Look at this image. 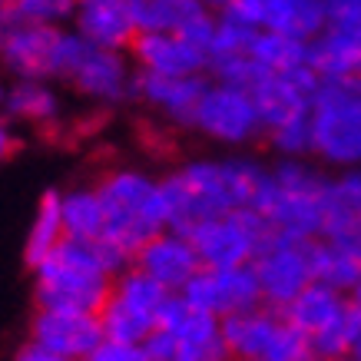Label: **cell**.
Returning <instances> with one entry per match:
<instances>
[{
	"label": "cell",
	"instance_id": "obj_39",
	"mask_svg": "<svg viewBox=\"0 0 361 361\" xmlns=\"http://www.w3.org/2000/svg\"><path fill=\"white\" fill-rule=\"evenodd\" d=\"M355 361H361V329H358V335H355V341H351V351H348Z\"/></svg>",
	"mask_w": 361,
	"mask_h": 361
},
{
	"label": "cell",
	"instance_id": "obj_3",
	"mask_svg": "<svg viewBox=\"0 0 361 361\" xmlns=\"http://www.w3.org/2000/svg\"><path fill=\"white\" fill-rule=\"evenodd\" d=\"M97 192L106 212L103 242L130 265L146 242L169 229L159 176L136 166H113L97 179Z\"/></svg>",
	"mask_w": 361,
	"mask_h": 361
},
{
	"label": "cell",
	"instance_id": "obj_11",
	"mask_svg": "<svg viewBox=\"0 0 361 361\" xmlns=\"http://www.w3.org/2000/svg\"><path fill=\"white\" fill-rule=\"evenodd\" d=\"M192 308L209 312L216 318L242 315L252 308H262V285L252 265H235V269H202L192 282L179 292Z\"/></svg>",
	"mask_w": 361,
	"mask_h": 361
},
{
	"label": "cell",
	"instance_id": "obj_35",
	"mask_svg": "<svg viewBox=\"0 0 361 361\" xmlns=\"http://www.w3.org/2000/svg\"><path fill=\"white\" fill-rule=\"evenodd\" d=\"M20 149V136H17V123L0 110V166L13 159V153Z\"/></svg>",
	"mask_w": 361,
	"mask_h": 361
},
{
	"label": "cell",
	"instance_id": "obj_4",
	"mask_svg": "<svg viewBox=\"0 0 361 361\" xmlns=\"http://www.w3.org/2000/svg\"><path fill=\"white\" fill-rule=\"evenodd\" d=\"M325 186H329V173L312 159H275L252 209L269 222L272 232L318 239Z\"/></svg>",
	"mask_w": 361,
	"mask_h": 361
},
{
	"label": "cell",
	"instance_id": "obj_20",
	"mask_svg": "<svg viewBox=\"0 0 361 361\" xmlns=\"http://www.w3.org/2000/svg\"><path fill=\"white\" fill-rule=\"evenodd\" d=\"M361 232V166L338 169L329 176L322 196V235L318 239H341Z\"/></svg>",
	"mask_w": 361,
	"mask_h": 361
},
{
	"label": "cell",
	"instance_id": "obj_32",
	"mask_svg": "<svg viewBox=\"0 0 361 361\" xmlns=\"http://www.w3.org/2000/svg\"><path fill=\"white\" fill-rule=\"evenodd\" d=\"M80 0H17L13 11L27 23H44V27H73Z\"/></svg>",
	"mask_w": 361,
	"mask_h": 361
},
{
	"label": "cell",
	"instance_id": "obj_30",
	"mask_svg": "<svg viewBox=\"0 0 361 361\" xmlns=\"http://www.w3.org/2000/svg\"><path fill=\"white\" fill-rule=\"evenodd\" d=\"M130 7L140 33H153V30L179 33L209 4H202V0H130Z\"/></svg>",
	"mask_w": 361,
	"mask_h": 361
},
{
	"label": "cell",
	"instance_id": "obj_19",
	"mask_svg": "<svg viewBox=\"0 0 361 361\" xmlns=\"http://www.w3.org/2000/svg\"><path fill=\"white\" fill-rule=\"evenodd\" d=\"M279 325H282V312L269 305L222 318V338H226L229 358L232 361H265Z\"/></svg>",
	"mask_w": 361,
	"mask_h": 361
},
{
	"label": "cell",
	"instance_id": "obj_24",
	"mask_svg": "<svg viewBox=\"0 0 361 361\" xmlns=\"http://www.w3.org/2000/svg\"><path fill=\"white\" fill-rule=\"evenodd\" d=\"M345 308H348V295H345V292H338V288H331V285H325V282H312L295 302H288V305L282 308V315L312 338V335H318L322 329H329Z\"/></svg>",
	"mask_w": 361,
	"mask_h": 361
},
{
	"label": "cell",
	"instance_id": "obj_2",
	"mask_svg": "<svg viewBox=\"0 0 361 361\" xmlns=\"http://www.w3.org/2000/svg\"><path fill=\"white\" fill-rule=\"evenodd\" d=\"M130 269L103 239H63L40 269H33V305L99 315L113 295V279Z\"/></svg>",
	"mask_w": 361,
	"mask_h": 361
},
{
	"label": "cell",
	"instance_id": "obj_33",
	"mask_svg": "<svg viewBox=\"0 0 361 361\" xmlns=\"http://www.w3.org/2000/svg\"><path fill=\"white\" fill-rule=\"evenodd\" d=\"M329 27L338 30H358L361 27V0H322Z\"/></svg>",
	"mask_w": 361,
	"mask_h": 361
},
{
	"label": "cell",
	"instance_id": "obj_12",
	"mask_svg": "<svg viewBox=\"0 0 361 361\" xmlns=\"http://www.w3.org/2000/svg\"><path fill=\"white\" fill-rule=\"evenodd\" d=\"M159 329L173 338L176 361H232L222 338V318L192 308L183 295L169 298Z\"/></svg>",
	"mask_w": 361,
	"mask_h": 361
},
{
	"label": "cell",
	"instance_id": "obj_26",
	"mask_svg": "<svg viewBox=\"0 0 361 361\" xmlns=\"http://www.w3.org/2000/svg\"><path fill=\"white\" fill-rule=\"evenodd\" d=\"M325 27L329 20L322 0H265L262 7V30H279L312 44Z\"/></svg>",
	"mask_w": 361,
	"mask_h": 361
},
{
	"label": "cell",
	"instance_id": "obj_38",
	"mask_svg": "<svg viewBox=\"0 0 361 361\" xmlns=\"http://www.w3.org/2000/svg\"><path fill=\"white\" fill-rule=\"evenodd\" d=\"M7 83H11V77H7V70H4V60H0V103H4V93H7Z\"/></svg>",
	"mask_w": 361,
	"mask_h": 361
},
{
	"label": "cell",
	"instance_id": "obj_37",
	"mask_svg": "<svg viewBox=\"0 0 361 361\" xmlns=\"http://www.w3.org/2000/svg\"><path fill=\"white\" fill-rule=\"evenodd\" d=\"M348 302H351V308H355V312H358V315H361V282H358V285H355V288H351V292H348Z\"/></svg>",
	"mask_w": 361,
	"mask_h": 361
},
{
	"label": "cell",
	"instance_id": "obj_31",
	"mask_svg": "<svg viewBox=\"0 0 361 361\" xmlns=\"http://www.w3.org/2000/svg\"><path fill=\"white\" fill-rule=\"evenodd\" d=\"M265 146L272 149L279 159H308L315 156V136H312V113L295 116V120L282 123L275 130L265 133Z\"/></svg>",
	"mask_w": 361,
	"mask_h": 361
},
{
	"label": "cell",
	"instance_id": "obj_27",
	"mask_svg": "<svg viewBox=\"0 0 361 361\" xmlns=\"http://www.w3.org/2000/svg\"><path fill=\"white\" fill-rule=\"evenodd\" d=\"M60 216H63L66 239L80 242H97L103 239V226H106V212H103V199L93 186H70L60 192Z\"/></svg>",
	"mask_w": 361,
	"mask_h": 361
},
{
	"label": "cell",
	"instance_id": "obj_6",
	"mask_svg": "<svg viewBox=\"0 0 361 361\" xmlns=\"http://www.w3.org/2000/svg\"><path fill=\"white\" fill-rule=\"evenodd\" d=\"M312 136L322 166H361V77L322 80L312 103Z\"/></svg>",
	"mask_w": 361,
	"mask_h": 361
},
{
	"label": "cell",
	"instance_id": "obj_10",
	"mask_svg": "<svg viewBox=\"0 0 361 361\" xmlns=\"http://www.w3.org/2000/svg\"><path fill=\"white\" fill-rule=\"evenodd\" d=\"M70 27H44L20 20L0 44V60L11 80H60Z\"/></svg>",
	"mask_w": 361,
	"mask_h": 361
},
{
	"label": "cell",
	"instance_id": "obj_28",
	"mask_svg": "<svg viewBox=\"0 0 361 361\" xmlns=\"http://www.w3.org/2000/svg\"><path fill=\"white\" fill-rule=\"evenodd\" d=\"M66 239L63 229V216H60V192H47L37 206V216H33V226L27 232V242H23V262L27 269H40V265L60 249V242Z\"/></svg>",
	"mask_w": 361,
	"mask_h": 361
},
{
	"label": "cell",
	"instance_id": "obj_29",
	"mask_svg": "<svg viewBox=\"0 0 361 361\" xmlns=\"http://www.w3.org/2000/svg\"><path fill=\"white\" fill-rule=\"evenodd\" d=\"M308 54H312L308 40H298V37H288V33L279 30H259L255 44H252V56L269 73H288V70H298V66H312Z\"/></svg>",
	"mask_w": 361,
	"mask_h": 361
},
{
	"label": "cell",
	"instance_id": "obj_17",
	"mask_svg": "<svg viewBox=\"0 0 361 361\" xmlns=\"http://www.w3.org/2000/svg\"><path fill=\"white\" fill-rule=\"evenodd\" d=\"M133 265H140L142 272L153 275L156 282L166 285L176 295L206 269L202 259H199L196 245H192V239L176 229H163L159 235H153V239L136 252Z\"/></svg>",
	"mask_w": 361,
	"mask_h": 361
},
{
	"label": "cell",
	"instance_id": "obj_16",
	"mask_svg": "<svg viewBox=\"0 0 361 361\" xmlns=\"http://www.w3.org/2000/svg\"><path fill=\"white\" fill-rule=\"evenodd\" d=\"M206 87L209 77H159L136 70V103L179 130H192Z\"/></svg>",
	"mask_w": 361,
	"mask_h": 361
},
{
	"label": "cell",
	"instance_id": "obj_1",
	"mask_svg": "<svg viewBox=\"0 0 361 361\" xmlns=\"http://www.w3.org/2000/svg\"><path fill=\"white\" fill-rule=\"evenodd\" d=\"M269 166L252 156H222V159H186L173 173L159 176L166 202V226L189 232L202 222L252 209L259 199Z\"/></svg>",
	"mask_w": 361,
	"mask_h": 361
},
{
	"label": "cell",
	"instance_id": "obj_9",
	"mask_svg": "<svg viewBox=\"0 0 361 361\" xmlns=\"http://www.w3.org/2000/svg\"><path fill=\"white\" fill-rule=\"evenodd\" d=\"M269 232H272L269 222L255 209H235L196 226L189 239L206 269H235V265H252Z\"/></svg>",
	"mask_w": 361,
	"mask_h": 361
},
{
	"label": "cell",
	"instance_id": "obj_14",
	"mask_svg": "<svg viewBox=\"0 0 361 361\" xmlns=\"http://www.w3.org/2000/svg\"><path fill=\"white\" fill-rule=\"evenodd\" d=\"M318 87H322V77L312 66H298V70H288V73H265L249 90L255 106H259L265 133L288 120H295V116L312 113Z\"/></svg>",
	"mask_w": 361,
	"mask_h": 361
},
{
	"label": "cell",
	"instance_id": "obj_15",
	"mask_svg": "<svg viewBox=\"0 0 361 361\" xmlns=\"http://www.w3.org/2000/svg\"><path fill=\"white\" fill-rule=\"evenodd\" d=\"M126 54L133 56L136 70L159 73V77H209V50L186 40L183 33L153 30L136 33Z\"/></svg>",
	"mask_w": 361,
	"mask_h": 361
},
{
	"label": "cell",
	"instance_id": "obj_43",
	"mask_svg": "<svg viewBox=\"0 0 361 361\" xmlns=\"http://www.w3.org/2000/svg\"><path fill=\"white\" fill-rule=\"evenodd\" d=\"M13 4H17V0H7V7H13Z\"/></svg>",
	"mask_w": 361,
	"mask_h": 361
},
{
	"label": "cell",
	"instance_id": "obj_7",
	"mask_svg": "<svg viewBox=\"0 0 361 361\" xmlns=\"http://www.w3.org/2000/svg\"><path fill=\"white\" fill-rule=\"evenodd\" d=\"M315 239H298L285 232H269L259 255L252 259V269L262 285V298L269 308L282 312L288 302H295L308 285L315 282Z\"/></svg>",
	"mask_w": 361,
	"mask_h": 361
},
{
	"label": "cell",
	"instance_id": "obj_5",
	"mask_svg": "<svg viewBox=\"0 0 361 361\" xmlns=\"http://www.w3.org/2000/svg\"><path fill=\"white\" fill-rule=\"evenodd\" d=\"M56 83L103 106V110L136 103V63H133V56L126 50L90 44L77 30L66 33L63 63H60Z\"/></svg>",
	"mask_w": 361,
	"mask_h": 361
},
{
	"label": "cell",
	"instance_id": "obj_13",
	"mask_svg": "<svg viewBox=\"0 0 361 361\" xmlns=\"http://www.w3.org/2000/svg\"><path fill=\"white\" fill-rule=\"evenodd\" d=\"M30 341L54 351L66 361H87L106 341L99 315L90 312H60V308H37L30 318Z\"/></svg>",
	"mask_w": 361,
	"mask_h": 361
},
{
	"label": "cell",
	"instance_id": "obj_22",
	"mask_svg": "<svg viewBox=\"0 0 361 361\" xmlns=\"http://www.w3.org/2000/svg\"><path fill=\"white\" fill-rule=\"evenodd\" d=\"M176 292H169L166 285H159L153 275H146L140 265H130L123 269L116 279H113V302H120L123 308H130L133 315H140L146 325L159 329V318H163L166 305Z\"/></svg>",
	"mask_w": 361,
	"mask_h": 361
},
{
	"label": "cell",
	"instance_id": "obj_34",
	"mask_svg": "<svg viewBox=\"0 0 361 361\" xmlns=\"http://www.w3.org/2000/svg\"><path fill=\"white\" fill-rule=\"evenodd\" d=\"M87 361H149L142 345H123V341H103Z\"/></svg>",
	"mask_w": 361,
	"mask_h": 361
},
{
	"label": "cell",
	"instance_id": "obj_36",
	"mask_svg": "<svg viewBox=\"0 0 361 361\" xmlns=\"http://www.w3.org/2000/svg\"><path fill=\"white\" fill-rule=\"evenodd\" d=\"M13 361H66V358H60V355H54V351H47V348H40L37 341H23L20 348H17V355H13Z\"/></svg>",
	"mask_w": 361,
	"mask_h": 361
},
{
	"label": "cell",
	"instance_id": "obj_25",
	"mask_svg": "<svg viewBox=\"0 0 361 361\" xmlns=\"http://www.w3.org/2000/svg\"><path fill=\"white\" fill-rule=\"evenodd\" d=\"M308 63L322 80H348L361 77L358 73V40L355 30H338V27H325L312 40V54Z\"/></svg>",
	"mask_w": 361,
	"mask_h": 361
},
{
	"label": "cell",
	"instance_id": "obj_8",
	"mask_svg": "<svg viewBox=\"0 0 361 361\" xmlns=\"http://www.w3.org/2000/svg\"><path fill=\"white\" fill-rule=\"evenodd\" d=\"M192 130L206 136L209 142H219L229 149H242V146L265 140L262 116H259L252 93L242 87L219 83V80H209L206 93L199 99Z\"/></svg>",
	"mask_w": 361,
	"mask_h": 361
},
{
	"label": "cell",
	"instance_id": "obj_23",
	"mask_svg": "<svg viewBox=\"0 0 361 361\" xmlns=\"http://www.w3.org/2000/svg\"><path fill=\"white\" fill-rule=\"evenodd\" d=\"M315 282H325L348 295L361 282V232L341 239H315Z\"/></svg>",
	"mask_w": 361,
	"mask_h": 361
},
{
	"label": "cell",
	"instance_id": "obj_41",
	"mask_svg": "<svg viewBox=\"0 0 361 361\" xmlns=\"http://www.w3.org/2000/svg\"><path fill=\"white\" fill-rule=\"evenodd\" d=\"M329 361H355L351 355H341V358H329Z\"/></svg>",
	"mask_w": 361,
	"mask_h": 361
},
{
	"label": "cell",
	"instance_id": "obj_40",
	"mask_svg": "<svg viewBox=\"0 0 361 361\" xmlns=\"http://www.w3.org/2000/svg\"><path fill=\"white\" fill-rule=\"evenodd\" d=\"M355 40H358V73H361V27L355 30Z\"/></svg>",
	"mask_w": 361,
	"mask_h": 361
},
{
	"label": "cell",
	"instance_id": "obj_42",
	"mask_svg": "<svg viewBox=\"0 0 361 361\" xmlns=\"http://www.w3.org/2000/svg\"><path fill=\"white\" fill-rule=\"evenodd\" d=\"M4 7H7V0H0V11H4Z\"/></svg>",
	"mask_w": 361,
	"mask_h": 361
},
{
	"label": "cell",
	"instance_id": "obj_18",
	"mask_svg": "<svg viewBox=\"0 0 361 361\" xmlns=\"http://www.w3.org/2000/svg\"><path fill=\"white\" fill-rule=\"evenodd\" d=\"M70 30H77L90 44L110 47V50H130L140 33L130 0H80Z\"/></svg>",
	"mask_w": 361,
	"mask_h": 361
},
{
	"label": "cell",
	"instance_id": "obj_21",
	"mask_svg": "<svg viewBox=\"0 0 361 361\" xmlns=\"http://www.w3.org/2000/svg\"><path fill=\"white\" fill-rule=\"evenodd\" d=\"M60 83L54 80H11L0 110L13 123H30V126H56L63 116V97Z\"/></svg>",
	"mask_w": 361,
	"mask_h": 361
}]
</instances>
